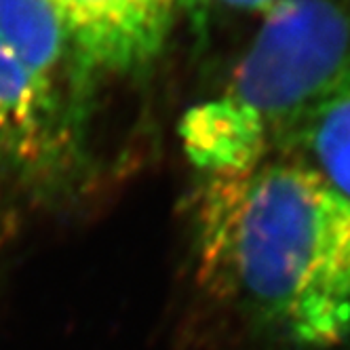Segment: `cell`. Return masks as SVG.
<instances>
[{
  "label": "cell",
  "instance_id": "8992f818",
  "mask_svg": "<svg viewBox=\"0 0 350 350\" xmlns=\"http://www.w3.org/2000/svg\"><path fill=\"white\" fill-rule=\"evenodd\" d=\"M274 146L350 201V72Z\"/></svg>",
  "mask_w": 350,
  "mask_h": 350
},
{
  "label": "cell",
  "instance_id": "6da1fadb",
  "mask_svg": "<svg viewBox=\"0 0 350 350\" xmlns=\"http://www.w3.org/2000/svg\"><path fill=\"white\" fill-rule=\"evenodd\" d=\"M196 279L274 350H350V201L289 159L203 175Z\"/></svg>",
  "mask_w": 350,
  "mask_h": 350
},
{
  "label": "cell",
  "instance_id": "52a82bcc",
  "mask_svg": "<svg viewBox=\"0 0 350 350\" xmlns=\"http://www.w3.org/2000/svg\"><path fill=\"white\" fill-rule=\"evenodd\" d=\"M219 3L234 7V9H243V11H268L277 0H219Z\"/></svg>",
  "mask_w": 350,
  "mask_h": 350
},
{
  "label": "cell",
  "instance_id": "5b68a950",
  "mask_svg": "<svg viewBox=\"0 0 350 350\" xmlns=\"http://www.w3.org/2000/svg\"><path fill=\"white\" fill-rule=\"evenodd\" d=\"M180 135L190 163L203 175L252 171L270 159L272 150L266 124L228 95L190 108Z\"/></svg>",
  "mask_w": 350,
  "mask_h": 350
},
{
  "label": "cell",
  "instance_id": "3957f363",
  "mask_svg": "<svg viewBox=\"0 0 350 350\" xmlns=\"http://www.w3.org/2000/svg\"><path fill=\"white\" fill-rule=\"evenodd\" d=\"M348 72L350 11L338 0H277L226 95L266 124L274 146Z\"/></svg>",
  "mask_w": 350,
  "mask_h": 350
},
{
  "label": "cell",
  "instance_id": "277c9868",
  "mask_svg": "<svg viewBox=\"0 0 350 350\" xmlns=\"http://www.w3.org/2000/svg\"><path fill=\"white\" fill-rule=\"evenodd\" d=\"M95 74H133L152 64L180 0H49Z\"/></svg>",
  "mask_w": 350,
  "mask_h": 350
},
{
  "label": "cell",
  "instance_id": "7a4b0ae2",
  "mask_svg": "<svg viewBox=\"0 0 350 350\" xmlns=\"http://www.w3.org/2000/svg\"><path fill=\"white\" fill-rule=\"evenodd\" d=\"M95 81L49 0H0L3 213H53L87 194Z\"/></svg>",
  "mask_w": 350,
  "mask_h": 350
}]
</instances>
